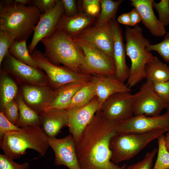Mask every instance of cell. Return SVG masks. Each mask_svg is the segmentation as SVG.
<instances>
[{"instance_id":"14","label":"cell","mask_w":169,"mask_h":169,"mask_svg":"<svg viewBox=\"0 0 169 169\" xmlns=\"http://www.w3.org/2000/svg\"><path fill=\"white\" fill-rule=\"evenodd\" d=\"M100 107L98 99L96 96L84 106L67 110L69 131L75 144L79 141L84 130L90 122Z\"/></svg>"},{"instance_id":"25","label":"cell","mask_w":169,"mask_h":169,"mask_svg":"<svg viewBox=\"0 0 169 169\" xmlns=\"http://www.w3.org/2000/svg\"><path fill=\"white\" fill-rule=\"evenodd\" d=\"M15 100L18 103L19 110V118L16 125L20 128L27 126L40 127L39 115L26 104L19 91Z\"/></svg>"},{"instance_id":"4","label":"cell","mask_w":169,"mask_h":169,"mask_svg":"<svg viewBox=\"0 0 169 169\" xmlns=\"http://www.w3.org/2000/svg\"><path fill=\"white\" fill-rule=\"evenodd\" d=\"M48 138L40 127L25 126L6 134L0 140V147L5 155L13 160L24 155L28 149L44 156L49 147Z\"/></svg>"},{"instance_id":"18","label":"cell","mask_w":169,"mask_h":169,"mask_svg":"<svg viewBox=\"0 0 169 169\" xmlns=\"http://www.w3.org/2000/svg\"><path fill=\"white\" fill-rule=\"evenodd\" d=\"M90 81L93 84L95 95L100 107L104 101L112 95L131 91V89L124 83L119 80L115 76L94 74Z\"/></svg>"},{"instance_id":"45","label":"cell","mask_w":169,"mask_h":169,"mask_svg":"<svg viewBox=\"0 0 169 169\" xmlns=\"http://www.w3.org/2000/svg\"><path fill=\"white\" fill-rule=\"evenodd\" d=\"M165 145L167 151L169 152V131L166 133L165 137Z\"/></svg>"},{"instance_id":"1","label":"cell","mask_w":169,"mask_h":169,"mask_svg":"<svg viewBox=\"0 0 169 169\" xmlns=\"http://www.w3.org/2000/svg\"><path fill=\"white\" fill-rule=\"evenodd\" d=\"M118 122L110 120L98 111L84 130L76 151L81 169H125L111 160L110 144Z\"/></svg>"},{"instance_id":"32","label":"cell","mask_w":169,"mask_h":169,"mask_svg":"<svg viewBox=\"0 0 169 169\" xmlns=\"http://www.w3.org/2000/svg\"><path fill=\"white\" fill-rule=\"evenodd\" d=\"M153 7L158 13V20L165 27L169 24V0H161L158 3L154 0Z\"/></svg>"},{"instance_id":"29","label":"cell","mask_w":169,"mask_h":169,"mask_svg":"<svg viewBox=\"0 0 169 169\" xmlns=\"http://www.w3.org/2000/svg\"><path fill=\"white\" fill-rule=\"evenodd\" d=\"M26 41L14 42L9 52L18 61L37 69H40L30 54L26 46Z\"/></svg>"},{"instance_id":"13","label":"cell","mask_w":169,"mask_h":169,"mask_svg":"<svg viewBox=\"0 0 169 169\" xmlns=\"http://www.w3.org/2000/svg\"><path fill=\"white\" fill-rule=\"evenodd\" d=\"M19 85L24 101L39 115L52 103L59 92V89H55L49 84Z\"/></svg>"},{"instance_id":"16","label":"cell","mask_w":169,"mask_h":169,"mask_svg":"<svg viewBox=\"0 0 169 169\" xmlns=\"http://www.w3.org/2000/svg\"><path fill=\"white\" fill-rule=\"evenodd\" d=\"M64 13L62 0H58L52 8L41 14L34 28L32 39L28 48L30 54L38 43L53 31Z\"/></svg>"},{"instance_id":"20","label":"cell","mask_w":169,"mask_h":169,"mask_svg":"<svg viewBox=\"0 0 169 169\" xmlns=\"http://www.w3.org/2000/svg\"><path fill=\"white\" fill-rule=\"evenodd\" d=\"M153 0H131V4L140 14L141 22L153 36H164L166 31L165 26L157 19L153 9Z\"/></svg>"},{"instance_id":"19","label":"cell","mask_w":169,"mask_h":169,"mask_svg":"<svg viewBox=\"0 0 169 169\" xmlns=\"http://www.w3.org/2000/svg\"><path fill=\"white\" fill-rule=\"evenodd\" d=\"M114 37L113 56L115 76L124 83L129 76V69L125 60L126 54L122 31L119 23L115 19L110 21Z\"/></svg>"},{"instance_id":"46","label":"cell","mask_w":169,"mask_h":169,"mask_svg":"<svg viewBox=\"0 0 169 169\" xmlns=\"http://www.w3.org/2000/svg\"><path fill=\"white\" fill-rule=\"evenodd\" d=\"M167 112L169 113V105L167 107Z\"/></svg>"},{"instance_id":"17","label":"cell","mask_w":169,"mask_h":169,"mask_svg":"<svg viewBox=\"0 0 169 169\" xmlns=\"http://www.w3.org/2000/svg\"><path fill=\"white\" fill-rule=\"evenodd\" d=\"M110 21L100 27L87 28L77 37L87 40L114 59V37Z\"/></svg>"},{"instance_id":"2","label":"cell","mask_w":169,"mask_h":169,"mask_svg":"<svg viewBox=\"0 0 169 169\" xmlns=\"http://www.w3.org/2000/svg\"><path fill=\"white\" fill-rule=\"evenodd\" d=\"M36 6L23 5L14 0L0 2V30L3 31L14 42L27 41L33 32L41 15Z\"/></svg>"},{"instance_id":"28","label":"cell","mask_w":169,"mask_h":169,"mask_svg":"<svg viewBox=\"0 0 169 169\" xmlns=\"http://www.w3.org/2000/svg\"><path fill=\"white\" fill-rule=\"evenodd\" d=\"M95 97L93 84L90 80L75 94L67 110L84 106Z\"/></svg>"},{"instance_id":"44","label":"cell","mask_w":169,"mask_h":169,"mask_svg":"<svg viewBox=\"0 0 169 169\" xmlns=\"http://www.w3.org/2000/svg\"><path fill=\"white\" fill-rule=\"evenodd\" d=\"M14 2L16 3L25 5L31 4L32 0H14Z\"/></svg>"},{"instance_id":"7","label":"cell","mask_w":169,"mask_h":169,"mask_svg":"<svg viewBox=\"0 0 169 169\" xmlns=\"http://www.w3.org/2000/svg\"><path fill=\"white\" fill-rule=\"evenodd\" d=\"M39 67L46 74L49 84L58 89L69 83L88 82L92 75L75 72L67 67L59 66L51 63L40 51L35 48L30 54Z\"/></svg>"},{"instance_id":"24","label":"cell","mask_w":169,"mask_h":169,"mask_svg":"<svg viewBox=\"0 0 169 169\" xmlns=\"http://www.w3.org/2000/svg\"><path fill=\"white\" fill-rule=\"evenodd\" d=\"M10 75L0 69V108L3 110L10 102L15 99L18 95V87Z\"/></svg>"},{"instance_id":"5","label":"cell","mask_w":169,"mask_h":169,"mask_svg":"<svg viewBox=\"0 0 169 169\" xmlns=\"http://www.w3.org/2000/svg\"><path fill=\"white\" fill-rule=\"evenodd\" d=\"M142 30L138 24L125 28V52L131 62L126 85L130 88L146 78L145 66L154 57L146 50L150 43L143 35Z\"/></svg>"},{"instance_id":"15","label":"cell","mask_w":169,"mask_h":169,"mask_svg":"<svg viewBox=\"0 0 169 169\" xmlns=\"http://www.w3.org/2000/svg\"><path fill=\"white\" fill-rule=\"evenodd\" d=\"M49 144L55 154L54 164L64 165L69 169H81L76 151V144L71 135L60 138H49Z\"/></svg>"},{"instance_id":"30","label":"cell","mask_w":169,"mask_h":169,"mask_svg":"<svg viewBox=\"0 0 169 169\" xmlns=\"http://www.w3.org/2000/svg\"><path fill=\"white\" fill-rule=\"evenodd\" d=\"M165 136L162 135L158 138V149L156 161L152 169H169V152L165 145Z\"/></svg>"},{"instance_id":"23","label":"cell","mask_w":169,"mask_h":169,"mask_svg":"<svg viewBox=\"0 0 169 169\" xmlns=\"http://www.w3.org/2000/svg\"><path fill=\"white\" fill-rule=\"evenodd\" d=\"M88 82H76L69 83L59 88L58 94L52 103L44 111L54 109L67 110L75 94Z\"/></svg>"},{"instance_id":"36","label":"cell","mask_w":169,"mask_h":169,"mask_svg":"<svg viewBox=\"0 0 169 169\" xmlns=\"http://www.w3.org/2000/svg\"><path fill=\"white\" fill-rule=\"evenodd\" d=\"M101 9L100 0H83L82 5V10L95 18H98Z\"/></svg>"},{"instance_id":"41","label":"cell","mask_w":169,"mask_h":169,"mask_svg":"<svg viewBox=\"0 0 169 169\" xmlns=\"http://www.w3.org/2000/svg\"><path fill=\"white\" fill-rule=\"evenodd\" d=\"M61 0L64 8V13L65 15L68 16H72L78 13L75 0Z\"/></svg>"},{"instance_id":"35","label":"cell","mask_w":169,"mask_h":169,"mask_svg":"<svg viewBox=\"0 0 169 169\" xmlns=\"http://www.w3.org/2000/svg\"><path fill=\"white\" fill-rule=\"evenodd\" d=\"M29 166L28 162L18 164L4 154H0V169H28Z\"/></svg>"},{"instance_id":"31","label":"cell","mask_w":169,"mask_h":169,"mask_svg":"<svg viewBox=\"0 0 169 169\" xmlns=\"http://www.w3.org/2000/svg\"><path fill=\"white\" fill-rule=\"evenodd\" d=\"M164 36L161 42L154 44H150L146 49L149 52L152 51L156 52L166 62L169 63V30Z\"/></svg>"},{"instance_id":"21","label":"cell","mask_w":169,"mask_h":169,"mask_svg":"<svg viewBox=\"0 0 169 169\" xmlns=\"http://www.w3.org/2000/svg\"><path fill=\"white\" fill-rule=\"evenodd\" d=\"M39 115L40 127L49 138L56 137L63 127L68 126V115L66 110L54 109L44 111Z\"/></svg>"},{"instance_id":"42","label":"cell","mask_w":169,"mask_h":169,"mask_svg":"<svg viewBox=\"0 0 169 169\" xmlns=\"http://www.w3.org/2000/svg\"><path fill=\"white\" fill-rule=\"evenodd\" d=\"M129 13L131 22V26L134 27L141 21V16L136 8H134Z\"/></svg>"},{"instance_id":"26","label":"cell","mask_w":169,"mask_h":169,"mask_svg":"<svg viewBox=\"0 0 169 169\" xmlns=\"http://www.w3.org/2000/svg\"><path fill=\"white\" fill-rule=\"evenodd\" d=\"M145 73L146 80L153 83L169 80V67L156 56L146 64Z\"/></svg>"},{"instance_id":"11","label":"cell","mask_w":169,"mask_h":169,"mask_svg":"<svg viewBox=\"0 0 169 169\" xmlns=\"http://www.w3.org/2000/svg\"><path fill=\"white\" fill-rule=\"evenodd\" d=\"M133 97L134 116H158L168 106L156 93L153 83L149 80H146Z\"/></svg>"},{"instance_id":"27","label":"cell","mask_w":169,"mask_h":169,"mask_svg":"<svg viewBox=\"0 0 169 169\" xmlns=\"http://www.w3.org/2000/svg\"><path fill=\"white\" fill-rule=\"evenodd\" d=\"M123 1L122 0H100V11L97 18L95 26L98 27L103 25L112 20L115 19L117 10Z\"/></svg>"},{"instance_id":"37","label":"cell","mask_w":169,"mask_h":169,"mask_svg":"<svg viewBox=\"0 0 169 169\" xmlns=\"http://www.w3.org/2000/svg\"><path fill=\"white\" fill-rule=\"evenodd\" d=\"M153 87L156 95L168 106L169 105V80L162 82L153 83Z\"/></svg>"},{"instance_id":"8","label":"cell","mask_w":169,"mask_h":169,"mask_svg":"<svg viewBox=\"0 0 169 169\" xmlns=\"http://www.w3.org/2000/svg\"><path fill=\"white\" fill-rule=\"evenodd\" d=\"M71 38L83 50L87 74L115 76V67L113 58L84 39L77 37Z\"/></svg>"},{"instance_id":"33","label":"cell","mask_w":169,"mask_h":169,"mask_svg":"<svg viewBox=\"0 0 169 169\" xmlns=\"http://www.w3.org/2000/svg\"><path fill=\"white\" fill-rule=\"evenodd\" d=\"M157 151V148H154L151 151L146 152L142 160L126 166L125 169H152L153 160Z\"/></svg>"},{"instance_id":"10","label":"cell","mask_w":169,"mask_h":169,"mask_svg":"<svg viewBox=\"0 0 169 169\" xmlns=\"http://www.w3.org/2000/svg\"><path fill=\"white\" fill-rule=\"evenodd\" d=\"M118 134L141 133L155 131H169V113L154 116L137 115L118 122L116 126Z\"/></svg>"},{"instance_id":"9","label":"cell","mask_w":169,"mask_h":169,"mask_svg":"<svg viewBox=\"0 0 169 169\" xmlns=\"http://www.w3.org/2000/svg\"><path fill=\"white\" fill-rule=\"evenodd\" d=\"M0 69L13 76L20 84L47 85V76L40 69H37L20 62L8 52L4 59Z\"/></svg>"},{"instance_id":"43","label":"cell","mask_w":169,"mask_h":169,"mask_svg":"<svg viewBox=\"0 0 169 169\" xmlns=\"http://www.w3.org/2000/svg\"><path fill=\"white\" fill-rule=\"evenodd\" d=\"M119 23L127 26H131L129 13H123L119 16L116 20Z\"/></svg>"},{"instance_id":"12","label":"cell","mask_w":169,"mask_h":169,"mask_svg":"<svg viewBox=\"0 0 169 169\" xmlns=\"http://www.w3.org/2000/svg\"><path fill=\"white\" fill-rule=\"evenodd\" d=\"M98 111L110 120L124 121L134 115L133 95L130 92L114 94L104 101Z\"/></svg>"},{"instance_id":"38","label":"cell","mask_w":169,"mask_h":169,"mask_svg":"<svg viewBox=\"0 0 169 169\" xmlns=\"http://www.w3.org/2000/svg\"><path fill=\"white\" fill-rule=\"evenodd\" d=\"M14 42L7 33L0 30V65Z\"/></svg>"},{"instance_id":"47","label":"cell","mask_w":169,"mask_h":169,"mask_svg":"<svg viewBox=\"0 0 169 169\" xmlns=\"http://www.w3.org/2000/svg\"></svg>"},{"instance_id":"39","label":"cell","mask_w":169,"mask_h":169,"mask_svg":"<svg viewBox=\"0 0 169 169\" xmlns=\"http://www.w3.org/2000/svg\"><path fill=\"white\" fill-rule=\"evenodd\" d=\"M21 128L14 125L6 117L3 111L0 112V140H1L7 133L19 131Z\"/></svg>"},{"instance_id":"22","label":"cell","mask_w":169,"mask_h":169,"mask_svg":"<svg viewBox=\"0 0 169 169\" xmlns=\"http://www.w3.org/2000/svg\"><path fill=\"white\" fill-rule=\"evenodd\" d=\"M96 18L85 13L68 16L64 13L53 31L58 29L71 38L79 35L92 23Z\"/></svg>"},{"instance_id":"6","label":"cell","mask_w":169,"mask_h":169,"mask_svg":"<svg viewBox=\"0 0 169 169\" xmlns=\"http://www.w3.org/2000/svg\"><path fill=\"white\" fill-rule=\"evenodd\" d=\"M164 133V131L158 130L141 133H117L110 142L111 161L117 164L131 159Z\"/></svg>"},{"instance_id":"40","label":"cell","mask_w":169,"mask_h":169,"mask_svg":"<svg viewBox=\"0 0 169 169\" xmlns=\"http://www.w3.org/2000/svg\"><path fill=\"white\" fill-rule=\"evenodd\" d=\"M58 0H32L31 4L36 6L43 14L52 8Z\"/></svg>"},{"instance_id":"34","label":"cell","mask_w":169,"mask_h":169,"mask_svg":"<svg viewBox=\"0 0 169 169\" xmlns=\"http://www.w3.org/2000/svg\"><path fill=\"white\" fill-rule=\"evenodd\" d=\"M1 110L6 118L16 125L19 118V110L18 103L15 99L9 103L3 110Z\"/></svg>"},{"instance_id":"3","label":"cell","mask_w":169,"mask_h":169,"mask_svg":"<svg viewBox=\"0 0 169 169\" xmlns=\"http://www.w3.org/2000/svg\"><path fill=\"white\" fill-rule=\"evenodd\" d=\"M40 41L45 47L44 54L51 63L58 66L62 64L75 72L87 74L83 50L71 37L56 29Z\"/></svg>"}]
</instances>
